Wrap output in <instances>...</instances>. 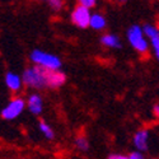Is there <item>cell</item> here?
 <instances>
[{
    "label": "cell",
    "mask_w": 159,
    "mask_h": 159,
    "mask_svg": "<svg viewBox=\"0 0 159 159\" xmlns=\"http://www.w3.org/2000/svg\"><path fill=\"white\" fill-rule=\"evenodd\" d=\"M101 43L110 48H121V41L120 37L113 33H107L101 37Z\"/></svg>",
    "instance_id": "30bf717a"
},
{
    "label": "cell",
    "mask_w": 159,
    "mask_h": 159,
    "mask_svg": "<svg viewBox=\"0 0 159 159\" xmlns=\"http://www.w3.org/2000/svg\"><path fill=\"white\" fill-rule=\"evenodd\" d=\"M153 113L155 115V117H159V104H155L153 107Z\"/></svg>",
    "instance_id": "ac0fdd59"
},
{
    "label": "cell",
    "mask_w": 159,
    "mask_h": 159,
    "mask_svg": "<svg viewBox=\"0 0 159 159\" xmlns=\"http://www.w3.org/2000/svg\"><path fill=\"white\" fill-rule=\"evenodd\" d=\"M27 110L34 115V116H39L43 112V98L41 97V94L38 93H31L27 98Z\"/></svg>",
    "instance_id": "52a82bcc"
},
{
    "label": "cell",
    "mask_w": 159,
    "mask_h": 159,
    "mask_svg": "<svg viewBox=\"0 0 159 159\" xmlns=\"http://www.w3.org/2000/svg\"><path fill=\"white\" fill-rule=\"evenodd\" d=\"M78 4L90 10L92 8H94V7L97 5V2H96V0H80V2H79Z\"/></svg>",
    "instance_id": "9a60e30c"
},
{
    "label": "cell",
    "mask_w": 159,
    "mask_h": 159,
    "mask_svg": "<svg viewBox=\"0 0 159 159\" xmlns=\"http://www.w3.org/2000/svg\"><path fill=\"white\" fill-rule=\"evenodd\" d=\"M38 130L41 131V134L47 139V140H52L55 138V131L46 121H39L38 122Z\"/></svg>",
    "instance_id": "7c38bea8"
},
{
    "label": "cell",
    "mask_w": 159,
    "mask_h": 159,
    "mask_svg": "<svg viewBox=\"0 0 159 159\" xmlns=\"http://www.w3.org/2000/svg\"><path fill=\"white\" fill-rule=\"evenodd\" d=\"M5 85L8 87V89L10 92H19L22 89L23 84V79L19 74L14 73V71H8L5 74Z\"/></svg>",
    "instance_id": "ba28073f"
},
{
    "label": "cell",
    "mask_w": 159,
    "mask_h": 159,
    "mask_svg": "<svg viewBox=\"0 0 159 159\" xmlns=\"http://www.w3.org/2000/svg\"><path fill=\"white\" fill-rule=\"evenodd\" d=\"M22 79L23 84L32 89H56L65 84L66 75L62 70H48L33 65L23 71Z\"/></svg>",
    "instance_id": "6da1fadb"
},
{
    "label": "cell",
    "mask_w": 159,
    "mask_h": 159,
    "mask_svg": "<svg viewBox=\"0 0 159 159\" xmlns=\"http://www.w3.org/2000/svg\"><path fill=\"white\" fill-rule=\"evenodd\" d=\"M143 31L145 37L149 38L155 57L159 60V30L153 24H145L143 27Z\"/></svg>",
    "instance_id": "8992f818"
},
{
    "label": "cell",
    "mask_w": 159,
    "mask_h": 159,
    "mask_svg": "<svg viewBox=\"0 0 159 159\" xmlns=\"http://www.w3.org/2000/svg\"><path fill=\"white\" fill-rule=\"evenodd\" d=\"M90 18H92V13L89 9L76 4L70 13V20L74 25H76L78 28L85 30L90 25Z\"/></svg>",
    "instance_id": "5b68a950"
},
{
    "label": "cell",
    "mask_w": 159,
    "mask_h": 159,
    "mask_svg": "<svg viewBox=\"0 0 159 159\" xmlns=\"http://www.w3.org/2000/svg\"><path fill=\"white\" fill-rule=\"evenodd\" d=\"M129 159H144V157H143V154L140 152H132L129 155Z\"/></svg>",
    "instance_id": "2e32d148"
},
{
    "label": "cell",
    "mask_w": 159,
    "mask_h": 159,
    "mask_svg": "<svg viewBox=\"0 0 159 159\" xmlns=\"http://www.w3.org/2000/svg\"><path fill=\"white\" fill-rule=\"evenodd\" d=\"M126 37H127L129 43L138 52H140V54H148L149 42L147 41V38H145L144 31L140 25H138V24L131 25L126 32Z\"/></svg>",
    "instance_id": "3957f363"
},
{
    "label": "cell",
    "mask_w": 159,
    "mask_h": 159,
    "mask_svg": "<svg viewBox=\"0 0 159 159\" xmlns=\"http://www.w3.org/2000/svg\"><path fill=\"white\" fill-rule=\"evenodd\" d=\"M30 59L33 62V65L48 70H60L62 65L61 59L57 55L50 54V52H46L39 48L32 50V52L30 54Z\"/></svg>",
    "instance_id": "7a4b0ae2"
},
{
    "label": "cell",
    "mask_w": 159,
    "mask_h": 159,
    "mask_svg": "<svg viewBox=\"0 0 159 159\" xmlns=\"http://www.w3.org/2000/svg\"><path fill=\"white\" fill-rule=\"evenodd\" d=\"M106 25H107V20H106L103 14H101V13H94V14H92L89 27H92L96 31H102L106 28Z\"/></svg>",
    "instance_id": "8fae6325"
},
{
    "label": "cell",
    "mask_w": 159,
    "mask_h": 159,
    "mask_svg": "<svg viewBox=\"0 0 159 159\" xmlns=\"http://www.w3.org/2000/svg\"><path fill=\"white\" fill-rule=\"evenodd\" d=\"M75 147L80 152H87L89 149V141L87 140L85 136H78L75 139Z\"/></svg>",
    "instance_id": "4fadbf2b"
},
{
    "label": "cell",
    "mask_w": 159,
    "mask_h": 159,
    "mask_svg": "<svg viewBox=\"0 0 159 159\" xmlns=\"http://www.w3.org/2000/svg\"><path fill=\"white\" fill-rule=\"evenodd\" d=\"M47 4H48V7L52 11H60L65 5V3L62 2V0H48Z\"/></svg>",
    "instance_id": "5bb4252c"
},
{
    "label": "cell",
    "mask_w": 159,
    "mask_h": 159,
    "mask_svg": "<svg viewBox=\"0 0 159 159\" xmlns=\"http://www.w3.org/2000/svg\"><path fill=\"white\" fill-rule=\"evenodd\" d=\"M108 159H129V157L122 155V154H110Z\"/></svg>",
    "instance_id": "e0dca14e"
},
{
    "label": "cell",
    "mask_w": 159,
    "mask_h": 159,
    "mask_svg": "<svg viewBox=\"0 0 159 159\" xmlns=\"http://www.w3.org/2000/svg\"><path fill=\"white\" fill-rule=\"evenodd\" d=\"M148 139H149V132L148 130L141 129L135 132L134 135V145L138 150L147 152L148 150Z\"/></svg>",
    "instance_id": "9c48e42d"
},
{
    "label": "cell",
    "mask_w": 159,
    "mask_h": 159,
    "mask_svg": "<svg viewBox=\"0 0 159 159\" xmlns=\"http://www.w3.org/2000/svg\"><path fill=\"white\" fill-rule=\"evenodd\" d=\"M27 108V99H24L20 96H16L13 97L2 110V117L7 121H13L16 120L17 117H19L23 111Z\"/></svg>",
    "instance_id": "277c9868"
}]
</instances>
